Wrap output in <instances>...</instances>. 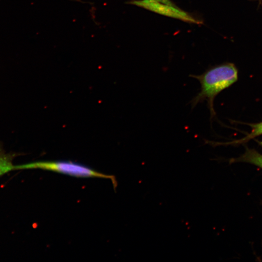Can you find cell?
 Wrapping results in <instances>:
<instances>
[{
	"label": "cell",
	"instance_id": "1",
	"mask_svg": "<svg viewBox=\"0 0 262 262\" xmlns=\"http://www.w3.org/2000/svg\"><path fill=\"white\" fill-rule=\"evenodd\" d=\"M190 76L200 84V91L190 101L192 107L206 101L212 119L215 116L213 108L215 98L238 81V71L234 64L226 63L212 67L201 75Z\"/></svg>",
	"mask_w": 262,
	"mask_h": 262
},
{
	"label": "cell",
	"instance_id": "2",
	"mask_svg": "<svg viewBox=\"0 0 262 262\" xmlns=\"http://www.w3.org/2000/svg\"><path fill=\"white\" fill-rule=\"evenodd\" d=\"M41 169L63 173L78 178H98L112 180L114 186L116 181L114 176L98 172L85 165L70 161H40L15 165V169Z\"/></svg>",
	"mask_w": 262,
	"mask_h": 262
},
{
	"label": "cell",
	"instance_id": "3",
	"mask_svg": "<svg viewBox=\"0 0 262 262\" xmlns=\"http://www.w3.org/2000/svg\"><path fill=\"white\" fill-rule=\"evenodd\" d=\"M131 3L160 14L177 18L182 20L193 23H199V21L178 8L176 6H171L147 0H133L131 1Z\"/></svg>",
	"mask_w": 262,
	"mask_h": 262
},
{
	"label": "cell",
	"instance_id": "4",
	"mask_svg": "<svg viewBox=\"0 0 262 262\" xmlns=\"http://www.w3.org/2000/svg\"><path fill=\"white\" fill-rule=\"evenodd\" d=\"M229 162L230 164L237 162L249 163L262 169V154L255 149L246 147L244 154L238 157L231 159Z\"/></svg>",
	"mask_w": 262,
	"mask_h": 262
},
{
	"label": "cell",
	"instance_id": "5",
	"mask_svg": "<svg viewBox=\"0 0 262 262\" xmlns=\"http://www.w3.org/2000/svg\"><path fill=\"white\" fill-rule=\"evenodd\" d=\"M250 127L251 131L244 137L238 140L225 143L213 142L215 145H238L244 144L249 140L262 135V122L256 123H246Z\"/></svg>",
	"mask_w": 262,
	"mask_h": 262
},
{
	"label": "cell",
	"instance_id": "6",
	"mask_svg": "<svg viewBox=\"0 0 262 262\" xmlns=\"http://www.w3.org/2000/svg\"><path fill=\"white\" fill-rule=\"evenodd\" d=\"M13 156L0 149V176L15 169L12 162Z\"/></svg>",
	"mask_w": 262,
	"mask_h": 262
},
{
	"label": "cell",
	"instance_id": "7",
	"mask_svg": "<svg viewBox=\"0 0 262 262\" xmlns=\"http://www.w3.org/2000/svg\"><path fill=\"white\" fill-rule=\"evenodd\" d=\"M150 1L159 2L171 6H176L170 0H147Z\"/></svg>",
	"mask_w": 262,
	"mask_h": 262
},
{
	"label": "cell",
	"instance_id": "8",
	"mask_svg": "<svg viewBox=\"0 0 262 262\" xmlns=\"http://www.w3.org/2000/svg\"><path fill=\"white\" fill-rule=\"evenodd\" d=\"M258 144L262 147V141H260L257 139L255 140Z\"/></svg>",
	"mask_w": 262,
	"mask_h": 262
},
{
	"label": "cell",
	"instance_id": "9",
	"mask_svg": "<svg viewBox=\"0 0 262 262\" xmlns=\"http://www.w3.org/2000/svg\"></svg>",
	"mask_w": 262,
	"mask_h": 262
}]
</instances>
